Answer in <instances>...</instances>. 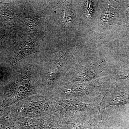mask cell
Masks as SVG:
<instances>
[{
	"instance_id": "277c9868",
	"label": "cell",
	"mask_w": 129,
	"mask_h": 129,
	"mask_svg": "<svg viewBox=\"0 0 129 129\" xmlns=\"http://www.w3.org/2000/svg\"><path fill=\"white\" fill-rule=\"evenodd\" d=\"M57 115L69 124L76 119L84 115L99 114V104L86 103L73 99L53 97Z\"/></svg>"
},
{
	"instance_id": "ba28073f",
	"label": "cell",
	"mask_w": 129,
	"mask_h": 129,
	"mask_svg": "<svg viewBox=\"0 0 129 129\" xmlns=\"http://www.w3.org/2000/svg\"><path fill=\"white\" fill-rule=\"evenodd\" d=\"M14 56L11 62L12 66L18 64V62L26 56L39 51L37 45L34 42L29 41L15 43Z\"/></svg>"
},
{
	"instance_id": "7a4b0ae2",
	"label": "cell",
	"mask_w": 129,
	"mask_h": 129,
	"mask_svg": "<svg viewBox=\"0 0 129 129\" xmlns=\"http://www.w3.org/2000/svg\"><path fill=\"white\" fill-rule=\"evenodd\" d=\"M112 84L109 79H102L81 84L66 81L56 87L53 97L73 99L86 103H97L103 98Z\"/></svg>"
},
{
	"instance_id": "6da1fadb",
	"label": "cell",
	"mask_w": 129,
	"mask_h": 129,
	"mask_svg": "<svg viewBox=\"0 0 129 129\" xmlns=\"http://www.w3.org/2000/svg\"><path fill=\"white\" fill-rule=\"evenodd\" d=\"M30 64L22 67L11 82L0 88V103L10 107L28 97L42 91L43 81L35 78Z\"/></svg>"
},
{
	"instance_id": "8fae6325",
	"label": "cell",
	"mask_w": 129,
	"mask_h": 129,
	"mask_svg": "<svg viewBox=\"0 0 129 129\" xmlns=\"http://www.w3.org/2000/svg\"><path fill=\"white\" fill-rule=\"evenodd\" d=\"M119 79H129V69H126L120 75Z\"/></svg>"
},
{
	"instance_id": "3957f363",
	"label": "cell",
	"mask_w": 129,
	"mask_h": 129,
	"mask_svg": "<svg viewBox=\"0 0 129 129\" xmlns=\"http://www.w3.org/2000/svg\"><path fill=\"white\" fill-rule=\"evenodd\" d=\"M12 114L29 118H40L57 115L52 94L41 92L27 98L10 106Z\"/></svg>"
},
{
	"instance_id": "30bf717a",
	"label": "cell",
	"mask_w": 129,
	"mask_h": 129,
	"mask_svg": "<svg viewBox=\"0 0 129 129\" xmlns=\"http://www.w3.org/2000/svg\"><path fill=\"white\" fill-rule=\"evenodd\" d=\"M0 129H19L14 123L10 107L0 103Z\"/></svg>"
},
{
	"instance_id": "8992f818",
	"label": "cell",
	"mask_w": 129,
	"mask_h": 129,
	"mask_svg": "<svg viewBox=\"0 0 129 129\" xmlns=\"http://www.w3.org/2000/svg\"><path fill=\"white\" fill-rule=\"evenodd\" d=\"M129 103V85L112 84L99 104V120H102L103 113L109 106H119Z\"/></svg>"
},
{
	"instance_id": "52a82bcc",
	"label": "cell",
	"mask_w": 129,
	"mask_h": 129,
	"mask_svg": "<svg viewBox=\"0 0 129 129\" xmlns=\"http://www.w3.org/2000/svg\"><path fill=\"white\" fill-rule=\"evenodd\" d=\"M0 17L5 26V32L0 42L13 30L25 29V24L17 14L14 2L5 3L0 2Z\"/></svg>"
},
{
	"instance_id": "9c48e42d",
	"label": "cell",
	"mask_w": 129,
	"mask_h": 129,
	"mask_svg": "<svg viewBox=\"0 0 129 129\" xmlns=\"http://www.w3.org/2000/svg\"><path fill=\"white\" fill-rule=\"evenodd\" d=\"M99 121V114H96L82 116L69 124L72 125L73 129H95Z\"/></svg>"
},
{
	"instance_id": "5b68a950",
	"label": "cell",
	"mask_w": 129,
	"mask_h": 129,
	"mask_svg": "<svg viewBox=\"0 0 129 129\" xmlns=\"http://www.w3.org/2000/svg\"><path fill=\"white\" fill-rule=\"evenodd\" d=\"M14 123L19 129H72L57 115H46L40 118H29L12 114Z\"/></svg>"
}]
</instances>
